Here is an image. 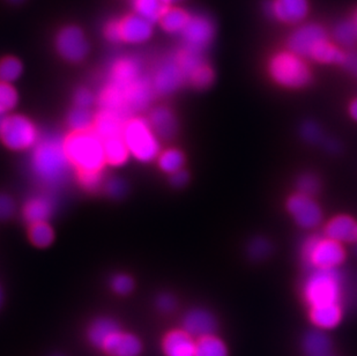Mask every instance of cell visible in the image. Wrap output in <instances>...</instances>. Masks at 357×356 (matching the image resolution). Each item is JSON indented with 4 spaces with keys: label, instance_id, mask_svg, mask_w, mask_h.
I'll return each instance as SVG.
<instances>
[{
    "label": "cell",
    "instance_id": "1",
    "mask_svg": "<svg viewBox=\"0 0 357 356\" xmlns=\"http://www.w3.org/2000/svg\"><path fill=\"white\" fill-rule=\"evenodd\" d=\"M154 91L152 79L142 73V65L137 59L119 58L112 66L108 84L100 95V105L102 109L128 118L133 111L145 109Z\"/></svg>",
    "mask_w": 357,
    "mask_h": 356
},
{
    "label": "cell",
    "instance_id": "2",
    "mask_svg": "<svg viewBox=\"0 0 357 356\" xmlns=\"http://www.w3.org/2000/svg\"><path fill=\"white\" fill-rule=\"evenodd\" d=\"M65 149V139L51 133L38 140L31 155V170L47 188H57L68 181L73 170Z\"/></svg>",
    "mask_w": 357,
    "mask_h": 356
},
{
    "label": "cell",
    "instance_id": "3",
    "mask_svg": "<svg viewBox=\"0 0 357 356\" xmlns=\"http://www.w3.org/2000/svg\"><path fill=\"white\" fill-rule=\"evenodd\" d=\"M65 149L78 172H102L107 163L103 140L94 130L73 132L65 139Z\"/></svg>",
    "mask_w": 357,
    "mask_h": 356
},
{
    "label": "cell",
    "instance_id": "4",
    "mask_svg": "<svg viewBox=\"0 0 357 356\" xmlns=\"http://www.w3.org/2000/svg\"><path fill=\"white\" fill-rule=\"evenodd\" d=\"M341 294V276L337 269H314L304 281V301L310 308L340 303Z\"/></svg>",
    "mask_w": 357,
    "mask_h": 356
},
{
    "label": "cell",
    "instance_id": "5",
    "mask_svg": "<svg viewBox=\"0 0 357 356\" xmlns=\"http://www.w3.org/2000/svg\"><path fill=\"white\" fill-rule=\"evenodd\" d=\"M130 154L140 162H152L160 154V142L149 121L132 118L126 121L123 131Z\"/></svg>",
    "mask_w": 357,
    "mask_h": 356
},
{
    "label": "cell",
    "instance_id": "6",
    "mask_svg": "<svg viewBox=\"0 0 357 356\" xmlns=\"http://www.w3.org/2000/svg\"><path fill=\"white\" fill-rule=\"evenodd\" d=\"M271 77L286 88H302L311 81V71L303 57L291 51L275 54L270 61Z\"/></svg>",
    "mask_w": 357,
    "mask_h": 356
},
{
    "label": "cell",
    "instance_id": "7",
    "mask_svg": "<svg viewBox=\"0 0 357 356\" xmlns=\"http://www.w3.org/2000/svg\"><path fill=\"white\" fill-rule=\"evenodd\" d=\"M304 264L312 269H337L344 262L346 252L341 243L327 236H311L302 246Z\"/></svg>",
    "mask_w": 357,
    "mask_h": 356
},
{
    "label": "cell",
    "instance_id": "8",
    "mask_svg": "<svg viewBox=\"0 0 357 356\" xmlns=\"http://www.w3.org/2000/svg\"><path fill=\"white\" fill-rule=\"evenodd\" d=\"M0 139L12 151H24L36 146L40 137L34 123L21 114L5 116Z\"/></svg>",
    "mask_w": 357,
    "mask_h": 356
},
{
    "label": "cell",
    "instance_id": "9",
    "mask_svg": "<svg viewBox=\"0 0 357 356\" xmlns=\"http://www.w3.org/2000/svg\"><path fill=\"white\" fill-rule=\"evenodd\" d=\"M54 44L59 56L70 63H80L91 50L84 31L75 24H68L61 28L56 35Z\"/></svg>",
    "mask_w": 357,
    "mask_h": 356
},
{
    "label": "cell",
    "instance_id": "10",
    "mask_svg": "<svg viewBox=\"0 0 357 356\" xmlns=\"http://www.w3.org/2000/svg\"><path fill=\"white\" fill-rule=\"evenodd\" d=\"M327 40L326 31L321 26L307 24L294 31L288 40V47L291 52L301 57L312 58L314 52Z\"/></svg>",
    "mask_w": 357,
    "mask_h": 356
},
{
    "label": "cell",
    "instance_id": "11",
    "mask_svg": "<svg viewBox=\"0 0 357 356\" xmlns=\"http://www.w3.org/2000/svg\"><path fill=\"white\" fill-rule=\"evenodd\" d=\"M181 35L184 40V47L202 52L212 43L215 35V27L208 17L195 14L191 15Z\"/></svg>",
    "mask_w": 357,
    "mask_h": 356
},
{
    "label": "cell",
    "instance_id": "12",
    "mask_svg": "<svg viewBox=\"0 0 357 356\" xmlns=\"http://www.w3.org/2000/svg\"><path fill=\"white\" fill-rule=\"evenodd\" d=\"M288 212L293 215L297 225L304 229H314L321 221V209L312 197L297 192L287 202Z\"/></svg>",
    "mask_w": 357,
    "mask_h": 356
},
{
    "label": "cell",
    "instance_id": "13",
    "mask_svg": "<svg viewBox=\"0 0 357 356\" xmlns=\"http://www.w3.org/2000/svg\"><path fill=\"white\" fill-rule=\"evenodd\" d=\"M185 81L184 72L179 66L175 56L167 58L162 64H160L152 79L154 91L160 95L172 94Z\"/></svg>",
    "mask_w": 357,
    "mask_h": 356
},
{
    "label": "cell",
    "instance_id": "14",
    "mask_svg": "<svg viewBox=\"0 0 357 356\" xmlns=\"http://www.w3.org/2000/svg\"><path fill=\"white\" fill-rule=\"evenodd\" d=\"M121 42L128 44L145 43L153 36V22L137 13L119 19Z\"/></svg>",
    "mask_w": 357,
    "mask_h": 356
},
{
    "label": "cell",
    "instance_id": "15",
    "mask_svg": "<svg viewBox=\"0 0 357 356\" xmlns=\"http://www.w3.org/2000/svg\"><path fill=\"white\" fill-rule=\"evenodd\" d=\"M218 322L212 313L205 309L190 310L183 318V329L193 338L212 336L216 331Z\"/></svg>",
    "mask_w": 357,
    "mask_h": 356
},
{
    "label": "cell",
    "instance_id": "16",
    "mask_svg": "<svg viewBox=\"0 0 357 356\" xmlns=\"http://www.w3.org/2000/svg\"><path fill=\"white\" fill-rule=\"evenodd\" d=\"M268 12L279 21L296 24L307 17L309 3L307 0H272Z\"/></svg>",
    "mask_w": 357,
    "mask_h": 356
},
{
    "label": "cell",
    "instance_id": "17",
    "mask_svg": "<svg viewBox=\"0 0 357 356\" xmlns=\"http://www.w3.org/2000/svg\"><path fill=\"white\" fill-rule=\"evenodd\" d=\"M102 350L110 356H139L142 345L135 334L119 331L105 341Z\"/></svg>",
    "mask_w": 357,
    "mask_h": 356
},
{
    "label": "cell",
    "instance_id": "18",
    "mask_svg": "<svg viewBox=\"0 0 357 356\" xmlns=\"http://www.w3.org/2000/svg\"><path fill=\"white\" fill-rule=\"evenodd\" d=\"M162 350L165 356H195L196 341L184 329H174L163 338Z\"/></svg>",
    "mask_w": 357,
    "mask_h": 356
},
{
    "label": "cell",
    "instance_id": "19",
    "mask_svg": "<svg viewBox=\"0 0 357 356\" xmlns=\"http://www.w3.org/2000/svg\"><path fill=\"white\" fill-rule=\"evenodd\" d=\"M126 118L115 111L102 109L101 112L95 118L94 131L102 140L123 135Z\"/></svg>",
    "mask_w": 357,
    "mask_h": 356
},
{
    "label": "cell",
    "instance_id": "20",
    "mask_svg": "<svg viewBox=\"0 0 357 356\" xmlns=\"http://www.w3.org/2000/svg\"><path fill=\"white\" fill-rule=\"evenodd\" d=\"M325 236L337 243H356L357 222L347 215L332 218L326 225Z\"/></svg>",
    "mask_w": 357,
    "mask_h": 356
},
{
    "label": "cell",
    "instance_id": "21",
    "mask_svg": "<svg viewBox=\"0 0 357 356\" xmlns=\"http://www.w3.org/2000/svg\"><path fill=\"white\" fill-rule=\"evenodd\" d=\"M149 125L158 138L170 140L177 133V121L175 114L168 107H158L149 116Z\"/></svg>",
    "mask_w": 357,
    "mask_h": 356
},
{
    "label": "cell",
    "instance_id": "22",
    "mask_svg": "<svg viewBox=\"0 0 357 356\" xmlns=\"http://www.w3.org/2000/svg\"><path fill=\"white\" fill-rule=\"evenodd\" d=\"M54 200L47 195H40L29 199L24 207V218L29 225L47 222L54 214Z\"/></svg>",
    "mask_w": 357,
    "mask_h": 356
},
{
    "label": "cell",
    "instance_id": "23",
    "mask_svg": "<svg viewBox=\"0 0 357 356\" xmlns=\"http://www.w3.org/2000/svg\"><path fill=\"white\" fill-rule=\"evenodd\" d=\"M310 320L316 329L321 331L335 329L342 320V308L340 303L310 308Z\"/></svg>",
    "mask_w": 357,
    "mask_h": 356
},
{
    "label": "cell",
    "instance_id": "24",
    "mask_svg": "<svg viewBox=\"0 0 357 356\" xmlns=\"http://www.w3.org/2000/svg\"><path fill=\"white\" fill-rule=\"evenodd\" d=\"M305 356H333V345L330 336L321 329H314L304 336Z\"/></svg>",
    "mask_w": 357,
    "mask_h": 356
},
{
    "label": "cell",
    "instance_id": "25",
    "mask_svg": "<svg viewBox=\"0 0 357 356\" xmlns=\"http://www.w3.org/2000/svg\"><path fill=\"white\" fill-rule=\"evenodd\" d=\"M172 0H132L135 13L142 15L151 22L160 21L162 15L170 8Z\"/></svg>",
    "mask_w": 357,
    "mask_h": 356
},
{
    "label": "cell",
    "instance_id": "26",
    "mask_svg": "<svg viewBox=\"0 0 357 356\" xmlns=\"http://www.w3.org/2000/svg\"><path fill=\"white\" fill-rule=\"evenodd\" d=\"M119 331L121 329L115 320L112 318H98L91 322V327L88 329V338L95 347L102 348L105 341Z\"/></svg>",
    "mask_w": 357,
    "mask_h": 356
},
{
    "label": "cell",
    "instance_id": "27",
    "mask_svg": "<svg viewBox=\"0 0 357 356\" xmlns=\"http://www.w3.org/2000/svg\"><path fill=\"white\" fill-rule=\"evenodd\" d=\"M103 144L107 163L114 167H121L128 162V156L131 154L123 135L103 140Z\"/></svg>",
    "mask_w": 357,
    "mask_h": 356
},
{
    "label": "cell",
    "instance_id": "28",
    "mask_svg": "<svg viewBox=\"0 0 357 356\" xmlns=\"http://www.w3.org/2000/svg\"><path fill=\"white\" fill-rule=\"evenodd\" d=\"M191 14L179 7H170L160 19V26L169 34H181L189 22Z\"/></svg>",
    "mask_w": 357,
    "mask_h": 356
},
{
    "label": "cell",
    "instance_id": "29",
    "mask_svg": "<svg viewBox=\"0 0 357 356\" xmlns=\"http://www.w3.org/2000/svg\"><path fill=\"white\" fill-rule=\"evenodd\" d=\"M195 356H229V352L225 341L212 334L197 340Z\"/></svg>",
    "mask_w": 357,
    "mask_h": 356
},
{
    "label": "cell",
    "instance_id": "30",
    "mask_svg": "<svg viewBox=\"0 0 357 356\" xmlns=\"http://www.w3.org/2000/svg\"><path fill=\"white\" fill-rule=\"evenodd\" d=\"M68 126L75 133L91 131L95 123V118L89 109L75 107L68 117Z\"/></svg>",
    "mask_w": 357,
    "mask_h": 356
},
{
    "label": "cell",
    "instance_id": "31",
    "mask_svg": "<svg viewBox=\"0 0 357 356\" xmlns=\"http://www.w3.org/2000/svg\"><path fill=\"white\" fill-rule=\"evenodd\" d=\"M184 163H185V158L179 149L169 148L159 155L160 168L162 169V172L170 175L178 170H182Z\"/></svg>",
    "mask_w": 357,
    "mask_h": 356
},
{
    "label": "cell",
    "instance_id": "32",
    "mask_svg": "<svg viewBox=\"0 0 357 356\" xmlns=\"http://www.w3.org/2000/svg\"><path fill=\"white\" fill-rule=\"evenodd\" d=\"M346 56L347 54H344V51H341L339 47L331 43L330 40H327L326 43H324L314 52L311 59L325 64H344Z\"/></svg>",
    "mask_w": 357,
    "mask_h": 356
},
{
    "label": "cell",
    "instance_id": "33",
    "mask_svg": "<svg viewBox=\"0 0 357 356\" xmlns=\"http://www.w3.org/2000/svg\"><path fill=\"white\" fill-rule=\"evenodd\" d=\"M24 66L17 58L5 57L0 61V81L12 84L21 77Z\"/></svg>",
    "mask_w": 357,
    "mask_h": 356
},
{
    "label": "cell",
    "instance_id": "34",
    "mask_svg": "<svg viewBox=\"0 0 357 356\" xmlns=\"http://www.w3.org/2000/svg\"><path fill=\"white\" fill-rule=\"evenodd\" d=\"M29 237L34 246L38 248H47L54 242V232L47 222H40L31 225L29 230Z\"/></svg>",
    "mask_w": 357,
    "mask_h": 356
},
{
    "label": "cell",
    "instance_id": "35",
    "mask_svg": "<svg viewBox=\"0 0 357 356\" xmlns=\"http://www.w3.org/2000/svg\"><path fill=\"white\" fill-rule=\"evenodd\" d=\"M19 102V95L12 84L0 81V114L5 116L14 110Z\"/></svg>",
    "mask_w": 357,
    "mask_h": 356
},
{
    "label": "cell",
    "instance_id": "36",
    "mask_svg": "<svg viewBox=\"0 0 357 356\" xmlns=\"http://www.w3.org/2000/svg\"><path fill=\"white\" fill-rule=\"evenodd\" d=\"M334 37L344 45H353L357 40V26L355 22L344 21L334 29Z\"/></svg>",
    "mask_w": 357,
    "mask_h": 356
},
{
    "label": "cell",
    "instance_id": "37",
    "mask_svg": "<svg viewBox=\"0 0 357 356\" xmlns=\"http://www.w3.org/2000/svg\"><path fill=\"white\" fill-rule=\"evenodd\" d=\"M79 181L82 188L87 191H98L103 184V174L102 172H79Z\"/></svg>",
    "mask_w": 357,
    "mask_h": 356
},
{
    "label": "cell",
    "instance_id": "38",
    "mask_svg": "<svg viewBox=\"0 0 357 356\" xmlns=\"http://www.w3.org/2000/svg\"><path fill=\"white\" fill-rule=\"evenodd\" d=\"M297 190L298 193L312 197L319 190V181L312 174H305L301 176L300 179L297 181Z\"/></svg>",
    "mask_w": 357,
    "mask_h": 356
},
{
    "label": "cell",
    "instance_id": "39",
    "mask_svg": "<svg viewBox=\"0 0 357 356\" xmlns=\"http://www.w3.org/2000/svg\"><path fill=\"white\" fill-rule=\"evenodd\" d=\"M271 244L268 241L261 237L255 239L249 244V255L255 260H261L270 255Z\"/></svg>",
    "mask_w": 357,
    "mask_h": 356
},
{
    "label": "cell",
    "instance_id": "40",
    "mask_svg": "<svg viewBox=\"0 0 357 356\" xmlns=\"http://www.w3.org/2000/svg\"><path fill=\"white\" fill-rule=\"evenodd\" d=\"M133 285L135 283L131 276L126 274H117L112 280V289L119 295H126L128 292H131Z\"/></svg>",
    "mask_w": 357,
    "mask_h": 356
},
{
    "label": "cell",
    "instance_id": "41",
    "mask_svg": "<svg viewBox=\"0 0 357 356\" xmlns=\"http://www.w3.org/2000/svg\"><path fill=\"white\" fill-rule=\"evenodd\" d=\"M105 190L107 195H110L112 198H121L126 193L128 186L121 178L114 177L105 181Z\"/></svg>",
    "mask_w": 357,
    "mask_h": 356
},
{
    "label": "cell",
    "instance_id": "42",
    "mask_svg": "<svg viewBox=\"0 0 357 356\" xmlns=\"http://www.w3.org/2000/svg\"><path fill=\"white\" fill-rule=\"evenodd\" d=\"M15 213V202L10 195L0 193V221L8 220Z\"/></svg>",
    "mask_w": 357,
    "mask_h": 356
},
{
    "label": "cell",
    "instance_id": "43",
    "mask_svg": "<svg viewBox=\"0 0 357 356\" xmlns=\"http://www.w3.org/2000/svg\"><path fill=\"white\" fill-rule=\"evenodd\" d=\"M75 102L77 107L89 109L94 103V95L91 91H88L87 88H80L75 93Z\"/></svg>",
    "mask_w": 357,
    "mask_h": 356
},
{
    "label": "cell",
    "instance_id": "44",
    "mask_svg": "<svg viewBox=\"0 0 357 356\" xmlns=\"http://www.w3.org/2000/svg\"><path fill=\"white\" fill-rule=\"evenodd\" d=\"M302 135L305 140L310 142H317L321 139V131H320L319 126L314 123L304 124L303 128H302Z\"/></svg>",
    "mask_w": 357,
    "mask_h": 356
},
{
    "label": "cell",
    "instance_id": "45",
    "mask_svg": "<svg viewBox=\"0 0 357 356\" xmlns=\"http://www.w3.org/2000/svg\"><path fill=\"white\" fill-rule=\"evenodd\" d=\"M105 36L107 40H110L112 43H119L121 40V31H119V20L109 21L105 24Z\"/></svg>",
    "mask_w": 357,
    "mask_h": 356
},
{
    "label": "cell",
    "instance_id": "46",
    "mask_svg": "<svg viewBox=\"0 0 357 356\" xmlns=\"http://www.w3.org/2000/svg\"><path fill=\"white\" fill-rule=\"evenodd\" d=\"M158 306L163 313H172L176 308V299L170 294H162L158 299Z\"/></svg>",
    "mask_w": 357,
    "mask_h": 356
},
{
    "label": "cell",
    "instance_id": "47",
    "mask_svg": "<svg viewBox=\"0 0 357 356\" xmlns=\"http://www.w3.org/2000/svg\"><path fill=\"white\" fill-rule=\"evenodd\" d=\"M170 181H172V184L174 185V186H176V188L184 186V185L189 181V174H188L184 169L178 170V172L172 174Z\"/></svg>",
    "mask_w": 357,
    "mask_h": 356
},
{
    "label": "cell",
    "instance_id": "48",
    "mask_svg": "<svg viewBox=\"0 0 357 356\" xmlns=\"http://www.w3.org/2000/svg\"><path fill=\"white\" fill-rule=\"evenodd\" d=\"M344 66L357 77V52H353L346 56V61L344 63Z\"/></svg>",
    "mask_w": 357,
    "mask_h": 356
},
{
    "label": "cell",
    "instance_id": "49",
    "mask_svg": "<svg viewBox=\"0 0 357 356\" xmlns=\"http://www.w3.org/2000/svg\"><path fill=\"white\" fill-rule=\"evenodd\" d=\"M349 112H351V118L357 121V98L351 102V107H349Z\"/></svg>",
    "mask_w": 357,
    "mask_h": 356
},
{
    "label": "cell",
    "instance_id": "50",
    "mask_svg": "<svg viewBox=\"0 0 357 356\" xmlns=\"http://www.w3.org/2000/svg\"><path fill=\"white\" fill-rule=\"evenodd\" d=\"M3 121H5V116L0 114V133H1V130H3Z\"/></svg>",
    "mask_w": 357,
    "mask_h": 356
},
{
    "label": "cell",
    "instance_id": "51",
    "mask_svg": "<svg viewBox=\"0 0 357 356\" xmlns=\"http://www.w3.org/2000/svg\"><path fill=\"white\" fill-rule=\"evenodd\" d=\"M8 1H10V3H22V1H24V0H8Z\"/></svg>",
    "mask_w": 357,
    "mask_h": 356
},
{
    "label": "cell",
    "instance_id": "52",
    "mask_svg": "<svg viewBox=\"0 0 357 356\" xmlns=\"http://www.w3.org/2000/svg\"><path fill=\"white\" fill-rule=\"evenodd\" d=\"M1 301H3V295H1V290H0V306H1Z\"/></svg>",
    "mask_w": 357,
    "mask_h": 356
},
{
    "label": "cell",
    "instance_id": "53",
    "mask_svg": "<svg viewBox=\"0 0 357 356\" xmlns=\"http://www.w3.org/2000/svg\"><path fill=\"white\" fill-rule=\"evenodd\" d=\"M355 24H356V26H357V14H356V17H355Z\"/></svg>",
    "mask_w": 357,
    "mask_h": 356
},
{
    "label": "cell",
    "instance_id": "54",
    "mask_svg": "<svg viewBox=\"0 0 357 356\" xmlns=\"http://www.w3.org/2000/svg\"><path fill=\"white\" fill-rule=\"evenodd\" d=\"M54 356H63V355H54Z\"/></svg>",
    "mask_w": 357,
    "mask_h": 356
}]
</instances>
